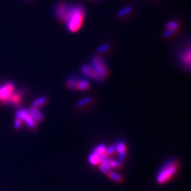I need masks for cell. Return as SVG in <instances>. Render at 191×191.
Here are the masks:
<instances>
[{"label": "cell", "mask_w": 191, "mask_h": 191, "mask_svg": "<svg viewBox=\"0 0 191 191\" xmlns=\"http://www.w3.org/2000/svg\"><path fill=\"white\" fill-rule=\"evenodd\" d=\"M180 60L182 64L189 68L190 66V48L187 47L180 53Z\"/></svg>", "instance_id": "cell-9"}, {"label": "cell", "mask_w": 191, "mask_h": 191, "mask_svg": "<svg viewBox=\"0 0 191 191\" xmlns=\"http://www.w3.org/2000/svg\"><path fill=\"white\" fill-rule=\"evenodd\" d=\"M16 117L21 119L22 121H24L30 129H34L37 126V122L32 116L29 110L19 109L16 112Z\"/></svg>", "instance_id": "cell-5"}, {"label": "cell", "mask_w": 191, "mask_h": 191, "mask_svg": "<svg viewBox=\"0 0 191 191\" xmlns=\"http://www.w3.org/2000/svg\"><path fill=\"white\" fill-rule=\"evenodd\" d=\"M22 121L21 119L16 117L15 121V128H16V129H19L22 126Z\"/></svg>", "instance_id": "cell-23"}, {"label": "cell", "mask_w": 191, "mask_h": 191, "mask_svg": "<svg viewBox=\"0 0 191 191\" xmlns=\"http://www.w3.org/2000/svg\"><path fill=\"white\" fill-rule=\"evenodd\" d=\"M107 177H109V179H111V180L115 181L116 182H123V177L119 174L118 173L116 172H114V171H109V173L107 174Z\"/></svg>", "instance_id": "cell-14"}, {"label": "cell", "mask_w": 191, "mask_h": 191, "mask_svg": "<svg viewBox=\"0 0 191 191\" xmlns=\"http://www.w3.org/2000/svg\"><path fill=\"white\" fill-rule=\"evenodd\" d=\"M70 6H69L66 3H59L55 9V15L57 19L61 22H65Z\"/></svg>", "instance_id": "cell-7"}, {"label": "cell", "mask_w": 191, "mask_h": 191, "mask_svg": "<svg viewBox=\"0 0 191 191\" xmlns=\"http://www.w3.org/2000/svg\"><path fill=\"white\" fill-rule=\"evenodd\" d=\"M116 150L118 151V153L120 154V155H121V154H126V145H125V143L123 141H120V142H118L116 143Z\"/></svg>", "instance_id": "cell-15"}, {"label": "cell", "mask_w": 191, "mask_h": 191, "mask_svg": "<svg viewBox=\"0 0 191 191\" xmlns=\"http://www.w3.org/2000/svg\"><path fill=\"white\" fill-rule=\"evenodd\" d=\"M108 49H109V45L104 44V45H102L101 46L99 47V48L97 49V51H98V52H100V53L104 52V51H107Z\"/></svg>", "instance_id": "cell-22"}, {"label": "cell", "mask_w": 191, "mask_h": 191, "mask_svg": "<svg viewBox=\"0 0 191 191\" xmlns=\"http://www.w3.org/2000/svg\"><path fill=\"white\" fill-rule=\"evenodd\" d=\"M88 161L92 165H98L101 163V155L95 151H93L88 157Z\"/></svg>", "instance_id": "cell-12"}, {"label": "cell", "mask_w": 191, "mask_h": 191, "mask_svg": "<svg viewBox=\"0 0 191 191\" xmlns=\"http://www.w3.org/2000/svg\"><path fill=\"white\" fill-rule=\"evenodd\" d=\"M179 29V24L176 21H170L165 26V29L166 31L164 33V37L168 38L170 35H172L177 29Z\"/></svg>", "instance_id": "cell-8"}, {"label": "cell", "mask_w": 191, "mask_h": 191, "mask_svg": "<svg viewBox=\"0 0 191 191\" xmlns=\"http://www.w3.org/2000/svg\"><path fill=\"white\" fill-rule=\"evenodd\" d=\"M26 1H28V2H29V1H31V0H26Z\"/></svg>", "instance_id": "cell-25"}, {"label": "cell", "mask_w": 191, "mask_h": 191, "mask_svg": "<svg viewBox=\"0 0 191 191\" xmlns=\"http://www.w3.org/2000/svg\"><path fill=\"white\" fill-rule=\"evenodd\" d=\"M106 147H105L104 145H99L98 147H97V148L94 150L95 152H97L98 154L99 155H103L106 152Z\"/></svg>", "instance_id": "cell-19"}, {"label": "cell", "mask_w": 191, "mask_h": 191, "mask_svg": "<svg viewBox=\"0 0 191 191\" xmlns=\"http://www.w3.org/2000/svg\"><path fill=\"white\" fill-rule=\"evenodd\" d=\"M80 78L77 77H70L66 80V85L70 90H77V84Z\"/></svg>", "instance_id": "cell-10"}, {"label": "cell", "mask_w": 191, "mask_h": 191, "mask_svg": "<svg viewBox=\"0 0 191 191\" xmlns=\"http://www.w3.org/2000/svg\"><path fill=\"white\" fill-rule=\"evenodd\" d=\"M131 8L130 6H126V7H124V9H122L121 11H119V13H118V16L120 18L124 17L125 15H128L129 13H131Z\"/></svg>", "instance_id": "cell-18"}, {"label": "cell", "mask_w": 191, "mask_h": 191, "mask_svg": "<svg viewBox=\"0 0 191 191\" xmlns=\"http://www.w3.org/2000/svg\"><path fill=\"white\" fill-rule=\"evenodd\" d=\"M92 101V99L91 98H88V97H86V98H84V99H81L80 101L77 102V106L78 107H82V106H84V105L88 104H89Z\"/></svg>", "instance_id": "cell-20"}, {"label": "cell", "mask_w": 191, "mask_h": 191, "mask_svg": "<svg viewBox=\"0 0 191 191\" xmlns=\"http://www.w3.org/2000/svg\"><path fill=\"white\" fill-rule=\"evenodd\" d=\"M84 18V10L80 6H70L65 23L68 29L72 33L78 31L81 27Z\"/></svg>", "instance_id": "cell-1"}, {"label": "cell", "mask_w": 191, "mask_h": 191, "mask_svg": "<svg viewBox=\"0 0 191 191\" xmlns=\"http://www.w3.org/2000/svg\"><path fill=\"white\" fill-rule=\"evenodd\" d=\"M100 169L103 173L107 174L109 173V171H111V167L108 165V162L107 161H104V162H102L100 163Z\"/></svg>", "instance_id": "cell-16"}, {"label": "cell", "mask_w": 191, "mask_h": 191, "mask_svg": "<svg viewBox=\"0 0 191 191\" xmlns=\"http://www.w3.org/2000/svg\"><path fill=\"white\" fill-rule=\"evenodd\" d=\"M47 102V99L46 97H40V98L37 99L34 101L33 103V107H39L42 105H44Z\"/></svg>", "instance_id": "cell-17"}, {"label": "cell", "mask_w": 191, "mask_h": 191, "mask_svg": "<svg viewBox=\"0 0 191 191\" xmlns=\"http://www.w3.org/2000/svg\"><path fill=\"white\" fill-rule=\"evenodd\" d=\"M80 72L83 75L86 76L88 77H90L92 79L97 81H103V79L101 76L97 73L96 70L93 69L90 65H83L80 67Z\"/></svg>", "instance_id": "cell-6"}, {"label": "cell", "mask_w": 191, "mask_h": 191, "mask_svg": "<svg viewBox=\"0 0 191 191\" xmlns=\"http://www.w3.org/2000/svg\"><path fill=\"white\" fill-rule=\"evenodd\" d=\"M29 111H30L32 116L34 117L36 122H42V120H44V116H43L42 112L39 111L38 107H32L31 109L29 110Z\"/></svg>", "instance_id": "cell-11"}, {"label": "cell", "mask_w": 191, "mask_h": 191, "mask_svg": "<svg viewBox=\"0 0 191 191\" xmlns=\"http://www.w3.org/2000/svg\"><path fill=\"white\" fill-rule=\"evenodd\" d=\"M90 65L96 70L97 73L101 76L103 80L107 77L108 75V68L104 61V60L100 57H93L91 60Z\"/></svg>", "instance_id": "cell-4"}, {"label": "cell", "mask_w": 191, "mask_h": 191, "mask_svg": "<svg viewBox=\"0 0 191 191\" xmlns=\"http://www.w3.org/2000/svg\"><path fill=\"white\" fill-rule=\"evenodd\" d=\"M115 151H116V147H115V146H111V147H108L107 149H106V152H105V153L107 154V155H109L111 154L115 153Z\"/></svg>", "instance_id": "cell-24"}, {"label": "cell", "mask_w": 191, "mask_h": 191, "mask_svg": "<svg viewBox=\"0 0 191 191\" xmlns=\"http://www.w3.org/2000/svg\"><path fill=\"white\" fill-rule=\"evenodd\" d=\"M107 162H108V165H109L110 167H114V168H120V164L116 161V160L112 159H107Z\"/></svg>", "instance_id": "cell-21"}, {"label": "cell", "mask_w": 191, "mask_h": 191, "mask_svg": "<svg viewBox=\"0 0 191 191\" xmlns=\"http://www.w3.org/2000/svg\"><path fill=\"white\" fill-rule=\"evenodd\" d=\"M89 87H90V84H89V82H88L87 80H84V79H80L79 81H78L77 90H81V91L87 90Z\"/></svg>", "instance_id": "cell-13"}, {"label": "cell", "mask_w": 191, "mask_h": 191, "mask_svg": "<svg viewBox=\"0 0 191 191\" xmlns=\"http://www.w3.org/2000/svg\"><path fill=\"white\" fill-rule=\"evenodd\" d=\"M15 91V85L13 82L0 83V103L8 104Z\"/></svg>", "instance_id": "cell-3"}, {"label": "cell", "mask_w": 191, "mask_h": 191, "mask_svg": "<svg viewBox=\"0 0 191 191\" xmlns=\"http://www.w3.org/2000/svg\"><path fill=\"white\" fill-rule=\"evenodd\" d=\"M179 167V162L177 160H170L166 162L158 173L156 178L157 182L161 185L167 182L175 175Z\"/></svg>", "instance_id": "cell-2"}]
</instances>
